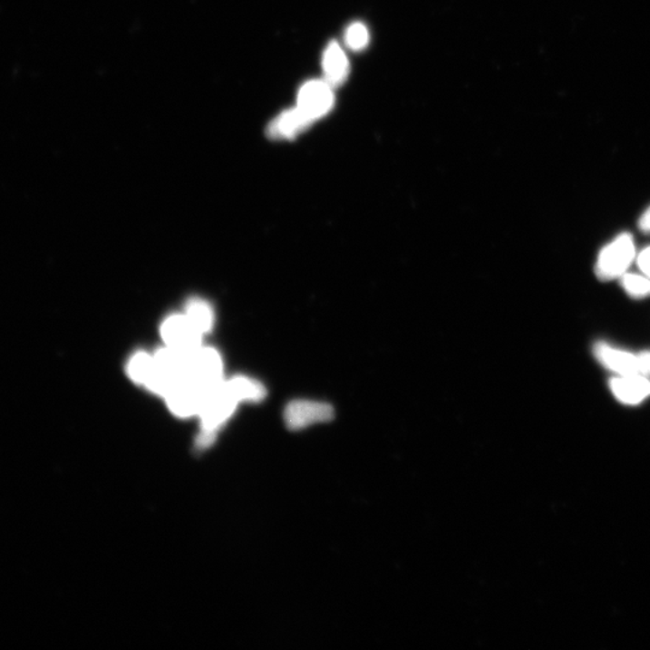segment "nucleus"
Returning a JSON list of instances; mask_svg holds the SVG:
<instances>
[{
  "instance_id": "obj_1",
  "label": "nucleus",
  "mask_w": 650,
  "mask_h": 650,
  "mask_svg": "<svg viewBox=\"0 0 650 650\" xmlns=\"http://www.w3.org/2000/svg\"><path fill=\"white\" fill-rule=\"evenodd\" d=\"M223 381L208 393L198 416L201 422V431L197 439L199 450H205L215 442L217 432L233 416L238 405V400L224 387Z\"/></svg>"
},
{
  "instance_id": "obj_12",
  "label": "nucleus",
  "mask_w": 650,
  "mask_h": 650,
  "mask_svg": "<svg viewBox=\"0 0 650 650\" xmlns=\"http://www.w3.org/2000/svg\"><path fill=\"white\" fill-rule=\"evenodd\" d=\"M227 391L240 403H257L264 399L266 388L260 382L246 376H238L223 381Z\"/></svg>"
},
{
  "instance_id": "obj_16",
  "label": "nucleus",
  "mask_w": 650,
  "mask_h": 650,
  "mask_svg": "<svg viewBox=\"0 0 650 650\" xmlns=\"http://www.w3.org/2000/svg\"><path fill=\"white\" fill-rule=\"evenodd\" d=\"M344 39H346L347 46L351 50L361 51L365 49L367 44H369L370 36L365 25L354 24L348 27Z\"/></svg>"
},
{
  "instance_id": "obj_7",
  "label": "nucleus",
  "mask_w": 650,
  "mask_h": 650,
  "mask_svg": "<svg viewBox=\"0 0 650 650\" xmlns=\"http://www.w3.org/2000/svg\"><path fill=\"white\" fill-rule=\"evenodd\" d=\"M207 394L204 389L185 378L165 400L176 417L189 418L199 416Z\"/></svg>"
},
{
  "instance_id": "obj_6",
  "label": "nucleus",
  "mask_w": 650,
  "mask_h": 650,
  "mask_svg": "<svg viewBox=\"0 0 650 650\" xmlns=\"http://www.w3.org/2000/svg\"><path fill=\"white\" fill-rule=\"evenodd\" d=\"M167 346L192 354L200 347L201 334L198 332L186 315H170L160 329Z\"/></svg>"
},
{
  "instance_id": "obj_4",
  "label": "nucleus",
  "mask_w": 650,
  "mask_h": 650,
  "mask_svg": "<svg viewBox=\"0 0 650 650\" xmlns=\"http://www.w3.org/2000/svg\"><path fill=\"white\" fill-rule=\"evenodd\" d=\"M334 418V409L326 403L296 400L285 411V422L290 431H301L311 425L325 423Z\"/></svg>"
},
{
  "instance_id": "obj_19",
  "label": "nucleus",
  "mask_w": 650,
  "mask_h": 650,
  "mask_svg": "<svg viewBox=\"0 0 650 650\" xmlns=\"http://www.w3.org/2000/svg\"><path fill=\"white\" fill-rule=\"evenodd\" d=\"M642 364H644L645 373L650 374V352H644L640 354Z\"/></svg>"
},
{
  "instance_id": "obj_11",
  "label": "nucleus",
  "mask_w": 650,
  "mask_h": 650,
  "mask_svg": "<svg viewBox=\"0 0 650 650\" xmlns=\"http://www.w3.org/2000/svg\"><path fill=\"white\" fill-rule=\"evenodd\" d=\"M323 71H325V80L332 87L339 86L346 80L350 65L339 44L333 42L326 47L323 54Z\"/></svg>"
},
{
  "instance_id": "obj_2",
  "label": "nucleus",
  "mask_w": 650,
  "mask_h": 650,
  "mask_svg": "<svg viewBox=\"0 0 650 650\" xmlns=\"http://www.w3.org/2000/svg\"><path fill=\"white\" fill-rule=\"evenodd\" d=\"M635 258V244L633 235L624 233L606 246L598 255L597 276L601 281H611L622 276L629 269Z\"/></svg>"
},
{
  "instance_id": "obj_9",
  "label": "nucleus",
  "mask_w": 650,
  "mask_h": 650,
  "mask_svg": "<svg viewBox=\"0 0 650 650\" xmlns=\"http://www.w3.org/2000/svg\"><path fill=\"white\" fill-rule=\"evenodd\" d=\"M613 394L622 403L636 405L650 395V381L644 374L612 378Z\"/></svg>"
},
{
  "instance_id": "obj_17",
  "label": "nucleus",
  "mask_w": 650,
  "mask_h": 650,
  "mask_svg": "<svg viewBox=\"0 0 650 650\" xmlns=\"http://www.w3.org/2000/svg\"><path fill=\"white\" fill-rule=\"evenodd\" d=\"M638 267L645 276L650 278V247L645 248L638 256Z\"/></svg>"
},
{
  "instance_id": "obj_15",
  "label": "nucleus",
  "mask_w": 650,
  "mask_h": 650,
  "mask_svg": "<svg viewBox=\"0 0 650 650\" xmlns=\"http://www.w3.org/2000/svg\"><path fill=\"white\" fill-rule=\"evenodd\" d=\"M622 285L630 296L637 297V299L650 296L649 277L638 276V275L635 274H624Z\"/></svg>"
},
{
  "instance_id": "obj_14",
  "label": "nucleus",
  "mask_w": 650,
  "mask_h": 650,
  "mask_svg": "<svg viewBox=\"0 0 650 650\" xmlns=\"http://www.w3.org/2000/svg\"><path fill=\"white\" fill-rule=\"evenodd\" d=\"M154 370L153 355L139 352L128 362L127 373L135 383L145 385Z\"/></svg>"
},
{
  "instance_id": "obj_3",
  "label": "nucleus",
  "mask_w": 650,
  "mask_h": 650,
  "mask_svg": "<svg viewBox=\"0 0 650 650\" xmlns=\"http://www.w3.org/2000/svg\"><path fill=\"white\" fill-rule=\"evenodd\" d=\"M223 364L218 352L212 348H197L189 354L186 380L209 393L222 383Z\"/></svg>"
},
{
  "instance_id": "obj_13",
  "label": "nucleus",
  "mask_w": 650,
  "mask_h": 650,
  "mask_svg": "<svg viewBox=\"0 0 650 650\" xmlns=\"http://www.w3.org/2000/svg\"><path fill=\"white\" fill-rule=\"evenodd\" d=\"M185 315L201 335L210 332L212 326H214V311H212L210 305L207 301L200 299L190 300L187 304Z\"/></svg>"
},
{
  "instance_id": "obj_5",
  "label": "nucleus",
  "mask_w": 650,
  "mask_h": 650,
  "mask_svg": "<svg viewBox=\"0 0 650 650\" xmlns=\"http://www.w3.org/2000/svg\"><path fill=\"white\" fill-rule=\"evenodd\" d=\"M334 105L333 87L325 80L308 81L297 95L296 108L301 110L314 122L332 110Z\"/></svg>"
},
{
  "instance_id": "obj_8",
  "label": "nucleus",
  "mask_w": 650,
  "mask_h": 650,
  "mask_svg": "<svg viewBox=\"0 0 650 650\" xmlns=\"http://www.w3.org/2000/svg\"><path fill=\"white\" fill-rule=\"evenodd\" d=\"M594 354L602 365H605L609 370L616 371L620 376H635V374L647 376L640 355L616 350V348L608 346L604 343L595 344Z\"/></svg>"
},
{
  "instance_id": "obj_18",
  "label": "nucleus",
  "mask_w": 650,
  "mask_h": 650,
  "mask_svg": "<svg viewBox=\"0 0 650 650\" xmlns=\"http://www.w3.org/2000/svg\"><path fill=\"white\" fill-rule=\"evenodd\" d=\"M638 226H640V229L644 231V233L650 234V208L642 215Z\"/></svg>"
},
{
  "instance_id": "obj_10",
  "label": "nucleus",
  "mask_w": 650,
  "mask_h": 650,
  "mask_svg": "<svg viewBox=\"0 0 650 650\" xmlns=\"http://www.w3.org/2000/svg\"><path fill=\"white\" fill-rule=\"evenodd\" d=\"M312 123L301 110L296 108L277 116L267 127V134L273 139H293L307 130Z\"/></svg>"
}]
</instances>
